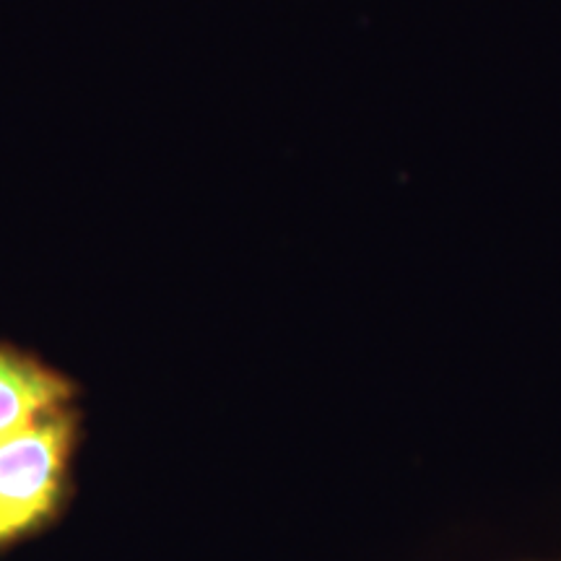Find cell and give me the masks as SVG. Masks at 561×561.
<instances>
[{
  "label": "cell",
  "instance_id": "6da1fadb",
  "mask_svg": "<svg viewBox=\"0 0 561 561\" xmlns=\"http://www.w3.org/2000/svg\"><path fill=\"white\" fill-rule=\"evenodd\" d=\"M79 439L81 409L73 405L0 442V549L58 520Z\"/></svg>",
  "mask_w": 561,
  "mask_h": 561
},
{
  "label": "cell",
  "instance_id": "7a4b0ae2",
  "mask_svg": "<svg viewBox=\"0 0 561 561\" xmlns=\"http://www.w3.org/2000/svg\"><path fill=\"white\" fill-rule=\"evenodd\" d=\"M79 405V388L37 356L0 346V442Z\"/></svg>",
  "mask_w": 561,
  "mask_h": 561
}]
</instances>
